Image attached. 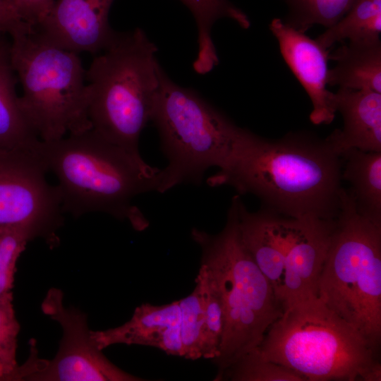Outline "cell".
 Wrapping results in <instances>:
<instances>
[{"label":"cell","instance_id":"cell-25","mask_svg":"<svg viewBox=\"0 0 381 381\" xmlns=\"http://www.w3.org/2000/svg\"><path fill=\"white\" fill-rule=\"evenodd\" d=\"M35 237L23 227H0V298L13 296L16 263L28 242Z\"/></svg>","mask_w":381,"mask_h":381},{"label":"cell","instance_id":"cell-9","mask_svg":"<svg viewBox=\"0 0 381 381\" xmlns=\"http://www.w3.org/2000/svg\"><path fill=\"white\" fill-rule=\"evenodd\" d=\"M61 289L51 288L42 303V312L58 322L63 330L55 357L49 361L35 355L34 368L25 380L140 381L112 363L95 344L87 315L63 303Z\"/></svg>","mask_w":381,"mask_h":381},{"label":"cell","instance_id":"cell-1","mask_svg":"<svg viewBox=\"0 0 381 381\" xmlns=\"http://www.w3.org/2000/svg\"><path fill=\"white\" fill-rule=\"evenodd\" d=\"M341 167L328 137L296 131L270 139L240 128L226 162L207 183L252 194L282 216L329 220L340 209Z\"/></svg>","mask_w":381,"mask_h":381},{"label":"cell","instance_id":"cell-12","mask_svg":"<svg viewBox=\"0 0 381 381\" xmlns=\"http://www.w3.org/2000/svg\"><path fill=\"white\" fill-rule=\"evenodd\" d=\"M114 0H55L34 32L46 42L79 54H97L117 31L109 23Z\"/></svg>","mask_w":381,"mask_h":381},{"label":"cell","instance_id":"cell-26","mask_svg":"<svg viewBox=\"0 0 381 381\" xmlns=\"http://www.w3.org/2000/svg\"><path fill=\"white\" fill-rule=\"evenodd\" d=\"M13 299V296L0 298V365L6 381H14L18 367L16 350L20 325L16 317Z\"/></svg>","mask_w":381,"mask_h":381},{"label":"cell","instance_id":"cell-13","mask_svg":"<svg viewBox=\"0 0 381 381\" xmlns=\"http://www.w3.org/2000/svg\"><path fill=\"white\" fill-rule=\"evenodd\" d=\"M270 29L278 42L284 60L311 101L310 121L315 125L331 123L337 111L334 92L327 88L328 50L280 18L273 19Z\"/></svg>","mask_w":381,"mask_h":381},{"label":"cell","instance_id":"cell-28","mask_svg":"<svg viewBox=\"0 0 381 381\" xmlns=\"http://www.w3.org/2000/svg\"><path fill=\"white\" fill-rule=\"evenodd\" d=\"M32 31L33 28L25 23L5 0H0V33L9 34L13 37Z\"/></svg>","mask_w":381,"mask_h":381},{"label":"cell","instance_id":"cell-24","mask_svg":"<svg viewBox=\"0 0 381 381\" xmlns=\"http://www.w3.org/2000/svg\"><path fill=\"white\" fill-rule=\"evenodd\" d=\"M179 301L183 357L197 360L202 357L205 322L203 302L198 285L190 294Z\"/></svg>","mask_w":381,"mask_h":381},{"label":"cell","instance_id":"cell-19","mask_svg":"<svg viewBox=\"0 0 381 381\" xmlns=\"http://www.w3.org/2000/svg\"><path fill=\"white\" fill-rule=\"evenodd\" d=\"M191 12L197 27L198 51L193 63L200 75L210 72L219 64V57L212 39L215 22L226 18L241 28L248 29L250 22L247 15L229 0H180Z\"/></svg>","mask_w":381,"mask_h":381},{"label":"cell","instance_id":"cell-22","mask_svg":"<svg viewBox=\"0 0 381 381\" xmlns=\"http://www.w3.org/2000/svg\"><path fill=\"white\" fill-rule=\"evenodd\" d=\"M289 13L286 24L305 32L315 25L327 28L340 20L356 0H285Z\"/></svg>","mask_w":381,"mask_h":381},{"label":"cell","instance_id":"cell-4","mask_svg":"<svg viewBox=\"0 0 381 381\" xmlns=\"http://www.w3.org/2000/svg\"><path fill=\"white\" fill-rule=\"evenodd\" d=\"M238 195H234L222 230L211 234L193 228L201 249L200 265L217 284L224 309V327L215 377L257 348L271 325L283 314L274 291L244 245L238 226Z\"/></svg>","mask_w":381,"mask_h":381},{"label":"cell","instance_id":"cell-27","mask_svg":"<svg viewBox=\"0 0 381 381\" xmlns=\"http://www.w3.org/2000/svg\"><path fill=\"white\" fill-rule=\"evenodd\" d=\"M32 28L44 18L55 0H5Z\"/></svg>","mask_w":381,"mask_h":381},{"label":"cell","instance_id":"cell-2","mask_svg":"<svg viewBox=\"0 0 381 381\" xmlns=\"http://www.w3.org/2000/svg\"><path fill=\"white\" fill-rule=\"evenodd\" d=\"M38 152L58 179L64 212L75 217L104 212L128 220L137 231L147 228L149 222L132 201L140 194L159 191L162 169L149 165L139 152L113 144L92 129L41 140Z\"/></svg>","mask_w":381,"mask_h":381},{"label":"cell","instance_id":"cell-31","mask_svg":"<svg viewBox=\"0 0 381 381\" xmlns=\"http://www.w3.org/2000/svg\"><path fill=\"white\" fill-rule=\"evenodd\" d=\"M4 48L2 47L1 45H0V54H1V52L4 51Z\"/></svg>","mask_w":381,"mask_h":381},{"label":"cell","instance_id":"cell-5","mask_svg":"<svg viewBox=\"0 0 381 381\" xmlns=\"http://www.w3.org/2000/svg\"><path fill=\"white\" fill-rule=\"evenodd\" d=\"M157 46L140 28L116 32L85 72L92 130L139 152L140 134L152 121L159 87Z\"/></svg>","mask_w":381,"mask_h":381},{"label":"cell","instance_id":"cell-11","mask_svg":"<svg viewBox=\"0 0 381 381\" xmlns=\"http://www.w3.org/2000/svg\"><path fill=\"white\" fill-rule=\"evenodd\" d=\"M269 212L282 248L284 311L296 303L318 297V281L335 219H297Z\"/></svg>","mask_w":381,"mask_h":381},{"label":"cell","instance_id":"cell-15","mask_svg":"<svg viewBox=\"0 0 381 381\" xmlns=\"http://www.w3.org/2000/svg\"><path fill=\"white\" fill-rule=\"evenodd\" d=\"M336 62L329 69L328 85L381 93V41L380 38L349 41L332 54Z\"/></svg>","mask_w":381,"mask_h":381},{"label":"cell","instance_id":"cell-23","mask_svg":"<svg viewBox=\"0 0 381 381\" xmlns=\"http://www.w3.org/2000/svg\"><path fill=\"white\" fill-rule=\"evenodd\" d=\"M226 378L233 381L305 380L294 371L262 358L257 348L243 355L228 367L218 380Z\"/></svg>","mask_w":381,"mask_h":381},{"label":"cell","instance_id":"cell-7","mask_svg":"<svg viewBox=\"0 0 381 381\" xmlns=\"http://www.w3.org/2000/svg\"><path fill=\"white\" fill-rule=\"evenodd\" d=\"M11 66L21 84V108L45 142L92 129L86 70L78 54L46 42L34 30L11 37Z\"/></svg>","mask_w":381,"mask_h":381},{"label":"cell","instance_id":"cell-6","mask_svg":"<svg viewBox=\"0 0 381 381\" xmlns=\"http://www.w3.org/2000/svg\"><path fill=\"white\" fill-rule=\"evenodd\" d=\"M318 297L374 348L381 341V222L361 214L343 188Z\"/></svg>","mask_w":381,"mask_h":381},{"label":"cell","instance_id":"cell-18","mask_svg":"<svg viewBox=\"0 0 381 381\" xmlns=\"http://www.w3.org/2000/svg\"><path fill=\"white\" fill-rule=\"evenodd\" d=\"M341 179L358 211L381 222V152L350 149L342 153Z\"/></svg>","mask_w":381,"mask_h":381},{"label":"cell","instance_id":"cell-30","mask_svg":"<svg viewBox=\"0 0 381 381\" xmlns=\"http://www.w3.org/2000/svg\"><path fill=\"white\" fill-rule=\"evenodd\" d=\"M0 381H6L4 371L1 365H0Z\"/></svg>","mask_w":381,"mask_h":381},{"label":"cell","instance_id":"cell-16","mask_svg":"<svg viewBox=\"0 0 381 381\" xmlns=\"http://www.w3.org/2000/svg\"><path fill=\"white\" fill-rule=\"evenodd\" d=\"M180 318L179 300L161 306L144 303L138 306L131 318L122 325L106 330H90V336L100 350L119 344L157 348L164 329L179 324Z\"/></svg>","mask_w":381,"mask_h":381},{"label":"cell","instance_id":"cell-21","mask_svg":"<svg viewBox=\"0 0 381 381\" xmlns=\"http://www.w3.org/2000/svg\"><path fill=\"white\" fill-rule=\"evenodd\" d=\"M205 312V336L202 357L214 361L219 355L224 327V309L216 283L202 265L195 278Z\"/></svg>","mask_w":381,"mask_h":381},{"label":"cell","instance_id":"cell-29","mask_svg":"<svg viewBox=\"0 0 381 381\" xmlns=\"http://www.w3.org/2000/svg\"><path fill=\"white\" fill-rule=\"evenodd\" d=\"M157 348L169 355L183 356L179 323L167 327L162 333Z\"/></svg>","mask_w":381,"mask_h":381},{"label":"cell","instance_id":"cell-8","mask_svg":"<svg viewBox=\"0 0 381 381\" xmlns=\"http://www.w3.org/2000/svg\"><path fill=\"white\" fill-rule=\"evenodd\" d=\"M151 121L168 160L161 193L183 183L200 184L207 169L222 167L241 128L195 90L176 83L162 67Z\"/></svg>","mask_w":381,"mask_h":381},{"label":"cell","instance_id":"cell-3","mask_svg":"<svg viewBox=\"0 0 381 381\" xmlns=\"http://www.w3.org/2000/svg\"><path fill=\"white\" fill-rule=\"evenodd\" d=\"M257 349L306 381L381 380L379 350L318 297L286 308Z\"/></svg>","mask_w":381,"mask_h":381},{"label":"cell","instance_id":"cell-17","mask_svg":"<svg viewBox=\"0 0 381 381\" xmlns=\"http://www.w3.org/2000/svg\"><path fill=\"white\" fill-rule=\"evenodd\" d=\"M8 49L0 54V153L37 151L40 139L23 112Z\"/></svg>","mask_w":381,"mask_h":381},{"label":"cell","instance_id":"cell-20","mask_svg":"<svg viewBox=\"0 0 381 381\" xmlns=\"http://www.w3.org/2000/svg\"><path fill=\"white\" fill-rule=\"evenodd\" d=\"M380 33L381 0H356L340 20L315 40L328 50L337 42L377 39Z\"/></svg>","mask_w":381,"mask_h":381},{"label":"cell","instance_id":"cell-14","mask_svg":"<svg viewBox=\"0 0 381 381\" xmlns=\"http://www.w3.org/2000/svg\"><path fill=\"white\" fill-rule=\"evenodd\" d=\"M334 103L344 123L328 135L337 152H381V93L339 87Z\"/></svg>","mask_w":381,"mask_h":381},{"label":"cell","instance_id":"cell-10","mask_svg":"<svg viewBox=\"0 0 381 381\" xmlns=\"http://www.w3.org/2000/svg\"><path fill=\"white\" fill-rule=\"evenodd\" d=\"M47 171L37 150L0 153V227H23L37 236L59 226L60 193Z\"/></svg>","mask_w":381,"mask_h":381}]
</instances>
